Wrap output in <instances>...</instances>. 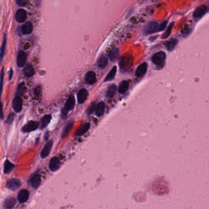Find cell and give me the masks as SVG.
<instances>
[{"label":"cell","instance_id":"obj_5","mask_svg":"<svg viewBox=\"0 0 209 209\" xmlns=\"http://www.w3.org/2000/svg\"><path fill=\"white\" fill-rule=\"evenodd\" d=\"M27 55L26 54L25 52L23 50H20L17 55V66L19 68H23L25 66L26 63H27Z\"/></svg>","mask_w":209,"mask_h":209},{"label":"cell","instance_id":"obj_4","mask_svg":"<svg viewBox=\"0 0 209 209\" xmlns=\"http://www.w3.org/2000/svg\"><path fill=\"white\" fill-rule=\"evenodd\" d=\"M133 60V57L131 55H127L124 56L120 63L121 69H126L130 68L132 65Z\"/></svg>","mask_w":209,"mask_h":209},{"label":"cell","instance_id":"obj_36","mask_svg":"<svg viewBox=\"0 0 209 209\" xmlns=\"http://www.w3.org/2000/svg\"><path fill=\"white\" fill-rule=\"evenodd\" d=\"M14 114L13 113H10L7 116L6 123L7 124H11L13 120H14Z\"/></svg>","mask_w":209,"mask_h":209},{"label":"cell","instance_id":"obj_39","mask_svg":"<svg viewBox=\"0 0 209 209\" xmlns=\"http://www.w3.org/2000/svg\"><path fill=\"white\" fill-rule=\"evenodd\" d=\"M69 112V111L67 110L65 108L62 109V112H61V116H62V118L63 119H65L66 118L67 114V112Z\"/></svg>","mask_w":209,"mask_h":209},{"label":"cell","instance_id":"obj_11","mask_svg":"<svg viewBox=\"0 0 209 209\" xmlns=\"http://www.w3.org/2000/svg\"><path fill=\"white\" fill-rule=\"evenodd\" d=\"M85 82L89 85L95 84L97 82L96 73L93 71H88L85 75Z\"/></svg>","mask_w":209,"mask_h":209},{"label":"cell","instance_id":"obj_18","mask_svg":"<svg viewBox=\"0 0 209 209\" xmlns=\"http://www.w3.org/2000/svg\"><path fill=\"white\" fill-rule=\"evenodd\" d=\"M89 128H90V124L89 123H86L84 124L82 126H81L79 129L76 131V132L75 133V135L76 136H83V134H84L86 133L87 132V131L89 130Z\"/></svg>","mask_w":209,"mask_h":209},{"label":"cell","instance_id":"obj_10","mask_svg":"<svg viewBox=\"0 0 209 209\" xmlns=\"http://www.w3.org/2000/svg\"><path fill=\"white\" fill-rule=\"evenodd\" d=\"M61 166V162L58 158L53 157L52 158L49 163V169L51 171L55 172L59 169Z\"/></svg>","mask_w":209,"mask_h":209},{"label":"cell","instance_id":"obj_12","mask_svg":"<svg viewBox=\"0 0 209 209\" xmlns=\"http://www.w3.org/2000/svg\"><path fill=\"white\" fill-rule=\"evenodd\" d=\"M207 10V7L205 5H202L198 7L193 12V17L194 18H199L203 16Z\"/></svg>","mask_w":209,"mask_h":209},{"label":"cell","instance_id":"obj_30","mask_svg":"<svg viewBox=\"0 0 209 209\" xmlns=\"http://www.w3.org/2000/svg\"><path fill=\"white\" fill-rule=\"evenodd\" d=\"M119 55V50L117 48H114L112 50L109 54V58L111 61L116 60Z\"/></svg>","mask_w":209,"mask_h":209},{"label":"cell","instance_id":"obj_6","mask_svg":"<svg viewBox=\"0 0 209 209\" xmlns=\"http://www.w3.org/2000/svg\"><path fill=\"white\" fill-rule=\"evenodd\" d=\"M12 106L13 109H14V110L17 113H19L21 112L23 106V101L20 96H16L14 98L12 102Z\"/></svg>","mask_w":209,"mask_h":209},{"label":"cell","instance_id":"obj_8","mask_svg":"<svg viewBox=\"0 0 209 209\" xmlns=\"http://www.w3.org/2000/svg\"><path fill=\"white\" fill-rule=\"evenodd\" d=\"M29 196V191L26 189H23L19 191L17 196V199L20 203H24L28 201Z\"/></svg>","mask_w":209,"mask_h":209},{"label":"cell","instance_id":"obj_35","mask_svg":"<svg viewBox=\"0 0 209 209\" xmlns=\"http://www.w3.org/2000/svg\"><path fill=\"white\" fill-rule=\"evenodd\" d=\"M29 2V0H16V3L20 7H24Z\"/></svg>","mask_w":209,"mask_h":209},{"label":"cell","instance_id":"obj_2","mask_svg":"<svg viewBox=\"0 0 209 209\" xmlns=\"http://www.w3.org/2000/svg\"><path fill=\"white\" fill-rule=\"evenodd\" d=\"M21 186V181L17 178H11L6 183V187L12 191L18 190Z\"/></svg>","mask_w":209,"mask_h":209},{"label":"cell","instance_id":"obj_28","mask_svg":"<svg viewBox=\"0 0 209 209\" xmlns=\"http://www.w3.org/2000/svg\"><path fill=\"white\" fill-rule=\"evenodd\" d=\"M116 72H117V68L116 66H114L111 69L110 72L108 73V74L107 75L106 78L104 80V82H108V81H112L116 74Z\"/></svg>","mask_w":209,"mask_h":209},{"label":"cell","instance_id":"obj_33","mask_svg":"<svg viewBox=\"0 0 209 209\" xmlns=\"http://www.w3.org/2000/svg\"><path fill=\"white\" fill-rule=\"evenodd\" d=\"M4 77V68H3L1 71V73H0V98H1V95L2 93Z\"/></svg>","mask_w":209,"mask_h":209},{"label":"cell","instance_id":"obj_9","mask_svg":"<svg viewBox=\"0 0 209 209\" xmlns=\"http://www.w3.org/2000/svg\"><path fill=\"white\" fill-rule=\"evenodd\" d=\"M53 141L51 140H49L46 144L44 146V149H42L41 153V156L42 158H45L46 157L48 156V155L50 154L51 150L52 149V147H53Z\"/></svg>","mask_w":209,"mask_h":209},{"label":"cell","instance_id":"obj_38","mask_svg":"<svg viewBox=\"0 0 209 209\" xmlns=\"http://www.w3.org/2000/svg\"><path fill=\"white\" fill-rule=\"evenodd\" d=\"M167 24V20H165L164 22H163L159 26V31H163L165 29L166 27V25Z\"/></svg>","mask_w":209,"mask_h":209},{"label":"cell","instance_id":"obj_32","mask_svg":"<svg viewBox=\"0 0 209 209\" xmlns=\"http://www.w3.org/2000/svg\"><path fill=\"white\" fill-rule=\"evenodd\" d=\"M116 91V86L114 84L110 85L107 91V96L108 97H112Z\"/></svg>","mask_w":209,"mask_h":209},{"label":"cell","instance_id":"obj_14","mask_svg":"<svg viewBox=\"0 0 209 209\" xmlns=\"http://www.w3.org/2000/svg\"><path fill=\"white\" fill-rule=\"evenodd\" d=\"M147 64L146 63H142L137 68L135 72L136 77H141L145 75L147 71Z\"/></svg>","mask_w":209,"mask_h":209},{"label":"cell","instance_id":"obj_26","mask_svg":"<svg viewBox=\"0 0 209 209\" xmlns=\"http://www.w3.org/2000/svg\"><path fill=\"white\" fill-rule=\"evenodd\" d=\"M108 63V58L105 56H102L99 58L97 64L99 68H100L101 69H104L107 66Z\"/></svg>","mask_w":209,"mask_h":209},{"label":"cell","instance_id":"obj_21","mask_svg":"<svg viewBox=\"0 0 209 209\" xmlns=\"http://www.w3.org/2000/svg\"><path fill=\"white\" fill-rule=\"evenodd\" d=\"M16 204V200L14 198L9 197L7 198L3 202V206L5 208H10L14 207Z\"/></svg>","mask_w":209,"mask_h":209},{"label":"cell","instance_id":"obj_29","mask_svg":"<svg viewBox=\"0 0 209 209\" xmlns=\"http://www.w3.org/2000/svg\"><path fill=\"white\" fill-rule=\"evenodd\" d=\"M128 82L126 81H124L120 84L119 86V88H118L119 93H124L125 92H126V91L128 90Z\"/></svg>","mask_w":209,"mask_h":209},{"label":"cell","instance_id":"obj_25","mask_svg":"<svg viewBox=\"0 0 209 209\" xmlns=\"http://www.w3.org/2000/svg\"><path fill=\"white\" fill-rule=\"evenodd\" d=\"M178 41L176 40V39H171L170 41H167L165 44L166 49L169 50V51H172L174 50V49L176 47V45L177 44Z\"/></svg>","mask_w":209,"mask_h":209},{"label":"cell","instance_id":"obj_34","mask_svg":"<svg viewBox=\"0 0 209 209\" xmlns=\"http://www.w3.org/2000/svg\"><path fill=\"white\" fill-rule=\"evenodd\" d=\"M173 26H174V23H171L170 25H169V27H168V28H167L166 31L165 33L163 34L162 38L166 39V38H167L169 35H170V34H171V31H172V30H173Z\"/></svg>","mask_w":209,"mask_h":209},{"label":"cell","instance_id":"obj_15","mask_svg":"<svg viewBox=\"0 0 209 209\" xmlns=\"http://www.w3.org/2000/svg\"><path fill=\"white\" fill-rule=\"evenodd\" d=\"M159 29V24L156 22H151L149 23L146 28V34H151L156 32Z\"/></svg>","mask_w":209,"mask_h":209},{"label":"cell","instance_id":"obj_20","mask_svg":"<svg viewBox=\"0 0 209 209\" xmlns=\"http://www.w3.org/2000/svg\"><path fill=\"white\" fill-rule=\"evenodd\" d=\"M75 98L73 96H70L67 101L66 104H65V109H66L67 110L69 111L72 110L74 108L75 106Z\"/></svg>","mask_w":209,"mask_h":209},{"label":"cell","instance_id":"obj_22","mask_svg":"<svg viewBox=\"0 0 209 209\" xmlns=\"http://www.w3.org/2000/svg\"><path fill=\"white\" fill-rule=\"evenodd\" d=\"M105 104L103 102H100L98 103L96 107V114L97 116H101L105 112Z\"/></svg>","mask_w":209,"mask_h":209},{"label":"cell","instance_id":"obj_17","mask_svg":"<svg viewBox=\"0 0 209 209\" xmlns=\"http://www.w3.org/2000/svg\"><path fill=\"white\" fill-rule=\"evenodd\" d=\"M87 96V91L86 89L82 88L79 91H78V93L77 95V99L79 103L82 104L83 103L85 100L86 99Z\"/></svg>","mask_w":209,"mask_h":209},{"label":"cell","instance_id":"obj_23","mask_svg":"<svg viewBox=\"0 0 209 209\" xmlns=\"http://www.w3.org/2000/svg\"><path fill=\"white\" fill-rule=\"evenodd\" d=\"M6 35L4 34V39L3 41V43L1 47V50H0V64L1 63L5 55L6 52Z\"/></svg>","mask_w":209,"mask_h":209},{"label":"cell","instance_id":"obj_41","mask_svg":"<svg viewBox=\"0 0 209 209\" xmlns=\"http://www.w3.org/2000/svg\"><path fill=\"white\" fill-rule=\"evenodd\" d=\"M13 74H14V72H13L12 69H10V72H9V81H10L12 78L13 76Z\"/></svg>","mask_w":209,"mask_h":209},{"label":"cell","instance_id":"obj_1","mask_svg":"<svg viewBox=\"0 0 209 209\" xmlns=\"http://www.w3.org/2000/svg\"><path fill=\"white\" fill-rule=\"evenodd\" d=\"M166 60V54L164 52H159L156 53L152 57V62L158 66L163 65Z\"/></svg>","mask_w":209,"mask_h":209},{"label":"cell","instance_id":"obj_24","mask_svg":"<svg viewBox=\"0 0 209 209\" xmlns=\"http://www.w3.org/2000/svg\"><path fill=\"white\" fill-rule=\"evenodd\" d=\"M15 167V165L9 161L8 160H6L4 164V174H9L10 172L12 169Z\"/></svg>","mask_w":209,"mask_h":209},{"label":"cell","instance_id":"obj_19","mask_svg":"<svg viewBox=\"0 0 209 209\" xmlns=\"http://www.w3.org/2000/svg\"><path fill=\"white\" fill-rule=\"evenodd\" d=\"M23 73L26 77H32L34 73V69L31 64H28L25 66L24 69H23Z\"/></svg>","mask_w":209,"mask_h":209},{"label":"cell","instance_id":"obj_3","mask_svg":"<svg viewBox=\"0 0 209 209\" xmlns=\"http://www.w3.org/2000/svg\"><path fill=\"white\" fill-rule=\"evenodd\" d=\"M39 123L36 121H30L26 124L22 128V131L24 133H30L38 128Z\"/></svg>","mask_w":209,"mask_h":209},{"label":"cell","instance_id":"obj_13","mask_svg":"<svg viewBox=\"0 0 209 209\" xmlns=\"http://www.w3.org/2000/svg\"><path fill=\"white\" fill-rule=\"evenodd\" d=\"M33 30V25L31 22L24 23L21 27V32L23 34H30Z\"/></svg>","mask_w":209,"mask_h":209},{"label":"cell","instance_id":"obj_40","mask_svg":"<svg viewBox=\"0 0 209 209\" xmlns=\"http://www.w3.org/2000/svg\"><path fill=\"white\" fill-rule=\"evenodd\" d=\"M3 105L0 102V118L3 119Z\"/></svg>","mask_w":209,"mask_h":209},{"label":"cell","instance_id":"obj_37","mask_svg":"<svg viewBox=\"0 0 209 209\" xmlns=\"http://www.w3.org/2000/svg\"><path fill=\"white\" fill-rule=\"evenodd\" d=\"M96 104L94 102H93L92 104H90V106H89V107L87 109V114L89 115V114H91L92 113H93V112L95 111V110H96Z\"/></svg>","mask_w":209,"mask_h":209},{"label":"cell","instance_id":"obj_27","mask_svg":"<svg viewBox=\"0 0 209 209\" xmlns=\"http://www.w3.org/2000/svg\"><path fill=\"white\" fill-rule=\"evenodd\" d=\"M51 119V116L50 115H46L44 117H42L41 122V125H40L41 128V129L45 128L49 124Z\"/></svg>","mask_w":209,"mask_h":209},{"label":"cell","instance_id":"obj_7","mask_svg":"<svg viewBox=\"0 0 209 209\" xmlns=\"http://www.w3.org/2000/svg\"><path fill=\"white\" fill-rule=\"evenodd\" d=\"M16 20L19 23H24L27 18V13L24 9H19L16 14Z\"/></svg>","mask_w":209,"mask_h":209},{"label":"cell","instance_id":"obj_31","mask_svg":"<svg viewBox=\"0 0 209 209\" xmlns=\"http://www.w3.org/2000/svg\"><path fill=\"white\" fill-rule=\"evenodd\" d=\"M73 125V122L68 123V124L66 126V127L64 128V129L63 130V132L62 133V138L66 137L69 134L70 130L72 129Z\"/></svg>","mask_w":209,"mask_h":209},{"label":"cell","instance_id":"obj_16","mask_svg":"<svg viewBox=\"0 0 209 209\" xmlns=\"http://www.w3.org/2000/svg\"><path fill=\"white\" fill-rule=\"evenodd\" d=\"M31 185L34 188H37L41 183V177L39 174H34L31 178Z\"/></svg>","mask_w":209,"mask_h":209}]
</instances>
